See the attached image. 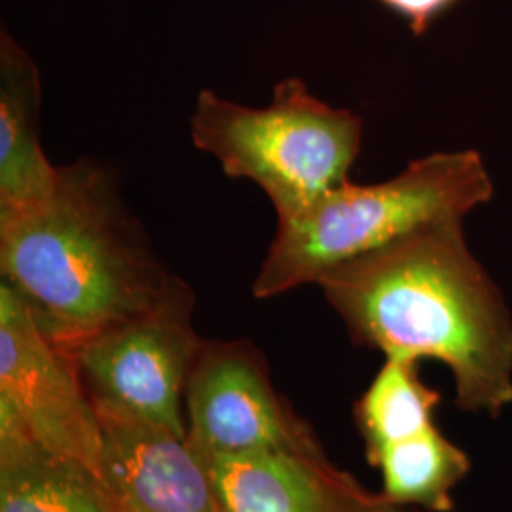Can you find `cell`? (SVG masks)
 <instances>
[{
  "label": "cell",
  "instance_id": "1",
  "mask_svg": "<svg viewBox=\"0 0 512 512\" xmlns=\"http://www.w3.org/2000/svg\"><path fill=\"white\" fill-rule=\"evenodd\" d=\"M317 287L357 346L446 366L459 410L497 420L511 408V310L469 251L463 220L416 230Z\"/></svg>",
  "mask_w": 512,
  "mask_h": 512
},
{
  "label": "cell",
  "instance_id": "2",
  "mask_svg": "<svg viewBox=\"0 0 512 512\" xmlns=\"http://www.w3.org/2000/svg\"><path fill=\"white\" fill-rule=\"evenodd\" d=\"M0 274L67 351L184 285L129 219L109 173L90 162L61 167L44 202L0 215Z\"/></svg>",
  "mask_w": 512,
  "mask_h": 512
},
{
  "label": "cell",
  "instance_id": "3",
  "mask_svg": "<svg viewBox=\"0 0 512 512\" xmlns=\"http://www.w3.org/2000/svg\"><path fill=\"white\" fill-rule=\"evenodd\" d=\"M494 184L475 150L414 160L378 184H340L306 209L277 219V232L253 283L270 300L370 255L431 224L465 220L492 200Z\"/></svg>",
  "mask_w": 512,
  "mask_h": 512
},
{
  "label": "cell",
  "instance_id": "4",
  "mask_svg": "<svg viewBox=\"0 0 512 512\" xmlns=\"http://www.w3.org/2000/svg\"><path fill=\"white\" fill-rule=\"evenodd\" d=\"M190 135L230 179L258 184L279 219L348 183L361 150L363 120L330 107L300 78H287L275 84L272 103L262 109L203 90Z\"/></svg>",
  "mask_w": 512,
  "mask_h": 512
},
{
  "label": "cell",
  "instance_id": "5",
  "mask_svg": "<svg viewBox=\"0 0 512 512\" xmlns=\"http://www.w3.org/2000/svg\"><path fill=\"white\" fill-rule=\"evenodd\" d=\"M192 311L194 294L184 283L162 304L71 349L93 406L186 439L184 391L205 342Z\"/></svg>",
  "mask_w": 512,
  "mask_h": 512
},
{
  "label": "cell",
  "instance_id": "6",
  "mask_svg": "<svg viewBox=\"0 0 512 512\" xmlns=\"http://www.w3.org/2000/svg\"><path fill=\"white\" fill-rule=\"evenodd\" d=\"M0 418L103 482V431L73 355L0 283ZM105 484V482H103Z\"/></svg>",
  "mask_w": 512,
  "mask_h": 512
},
{
  "label": "cell",
  "instance_id": "7",
  "mask_svg": "<svg viewBox=\"0 0 512 512\" xmlns=\"http://www.w3.org/2000/svg\"><path fill=\"white\" fill-rule=\"evenodd\" d=\"M186 442L203 459L323 450L275 391L264 355L247 340H205L184 391Z\"/></svg>",
  "mask_w": 512,
  "mask_h": 512
},
{
  "label": "cell",
  "instance_id": "8",
  "mask_svg": "<svg viewBox=\"0 0 512 512\" xmlns=\"http://www.w3.org/2000/svg\"><path fill=\"white\" fill-rule=\"evenodd\" d=\"M103 482L118 512H220L211 473L183 437L95 408Z\"/></svg>",
  "mask_w": 512,
  "mask_h": 512
},
{
  "label": "cell",
  "instance_id": "9",
  "mask_svg": "<svg viewBox=\"0 0 512 512\" xmlns=\"http://www.w3.org/2000/svg\"><path fill=\"white\" fill-rule=\"evenodd\" d=\"M220 512H389L380 492L317 452H251L205 461Z\"/></svg>",
  "mask_w": 512,
  "mask_h": 512
},
{
  "label": "cell",
  "instance_id": "10",
  "mask_svg": "<svg viewBox=\"0 0 512 512\" xmlns=\"http://www.w3.org/2000/svg\"><path fill=\"white\" fill-rule=\"evenodd\" d=\"M61 179L40 143V74L2 31L0 40V215L44 202Z\"/></svg>",
  "mask_w": 512,
  "mask_h": 512
},
{
  "label": "cell",
  "instance_id": "11",
  "mask_svg": "<svg viewBox=\"0 0 512 512\" xmlns=\"http://www.w3.org/2000/svg\"><path fill=\"white\" fill-rule=\"evenodd\" d=\"M0 512H118L90 469L61 458L0 418Z\"/></svg>",
  "mask_w": 512,
  "mask_h": 512
},
{
  "label": "cell",
  "instance_id": "12",
  "mask_svg": "<svg viewBox=\"0 0 512 512\" xmlns=\"http://www.w3.org/2000/svg\"><path fill=\"white\" fill-rule=\"evenodd\" d=\"M368 463L382 476L380 494L393 507L454 512L456 490L473 469L471 456L437 425L387 446Z\"/></svg>",
  "mask_w": 512,
  "mask_h": 512
},
{
  "label": "cell",
  "instance_id": "13",
  "mask_svg": "<svg viewBox=\"0 0 512 512\" xmlns=\"http://www.w3.org/2000/svg\"><path fill=\"white\" fill-rule=\"evenodd\" d=\"M420 365L410 359H385L353 404V418L365 446L366 461L387 446L437 425L442 395L421 378Z\"/></svg>",
  "mask_w": 512,
  "mask_h": 512
},
{
  "label": "cell",
  "instance_id": "14",
  "mask_svg": "<svg viewBox=\"0 0 512 512\" xmlns=\"http://www.w3.org/2000/svg\"><path fill=\"white\" fill-rule=\"evenodd\" d=\"M408 23L412 33L421 37L435 19L454 8L461 0H376Z\"/></svg>",
  "mask_w": 512,
  "mask_h": 512
},
{
  "label": "cell",
  "instance_id": "15",
  "mask_svg": "<svg viewBox=\"0 0 512 512\" xmlns=\"http://www.w3.org/2000/svg\"><path fill=\"white\" fill-rule=\"evenodd\" d=\"M389 512H421L418 509H404V507H391Z\"/></svg>",
  "mask_w": 512,
  "mask_h": 512
}]
</instances>
